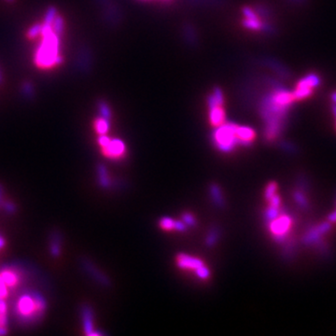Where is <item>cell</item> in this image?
<instances>
[{
  "label": "cell",
  "mask_w": 336,
  "mask_h": 336,
  "mask_svg": "<svg viewBox=\"0 0 336 336\" xmlns=\"http://www.w3.org/2000/svg\"><path fill=\"white\" fill-rule=\"evenodd\" d=\"M41 28H42V25H40V24H35V25H33V26L28 30V33H27V37H28V38H35V37H37L38 35H40V33H41Z\"/></svg>",
  "instance_id": "ac0fdd59"
},
{
  "label": "cell",
  "mask_w": 336,
  "mask_h": 336,
  "mask_svg": "<svg viewBox=\"0 0 336 336\" xmlns=\"http://www.w3.org/2000/svg\"><path fill=\"white\" fill-rule=\"evenodd\" d=\"M276 218V217H275ZM292 219L288 216H279L271 223L270 231L276 237L284 236L290 230Z\"/></svg>",
  "instance_id": "9c48e42d"
},
{
  "label": "cell",
  "mask_w": 336,
  "mask_h": 336,
  "mask_svg": "<svg viewBox=\"0 0 336 336\" xmlns=\"http://www.w3.org/2000/svg\"><path fill=\"white\" fill-rule=\"evenodd\" d=\"M82 264H83L84 268L89 272V274L93 275L94 278H96L99 282H101L103 284H104V283H105V284L107 283V282H106V279H105L104 277H102L98 272H96V270H95V267H94L91 263H88L87 261H84V262L82 263Z\"/></svg>",
  "instance_id": "e0dca14e"
},
{
  "label": "cell",
  "mask_w": 336,
  "mask_h": 336,
  "mask_svg": "<svg viewBox=\"0 0 336 336\" xmlns=\"http://www.w3.org/2000/svg\"><path fill=\"white\" fill-rule=\"evenodd\" d=\"M244 14L246 17L244 22H245V25L248 28L254 30H260L261 28H263V23L258 19V17L256 16L254 11L251 8H249V7L245 8Z\"/></svg>",
  "instance_id": "30bf717a"
},
{
  "label": "cell",
  "mask_w": 336,
  "mask_h": 336,
  "mask_svg": "<svg viewBox=\"0 0 336 336\" xmlns=\"http://www.w3.org/2000/svg\"><path fill=\"white\" fill-rule=\"evenodd\" d=\"M176 263L178 266L186 270L195 271L198 278L206 279L210 276L209 270L205 267L203 262L199 259L190 257L189 255L180 254L177 256Z\"/></svg>",
  "instance_id": "8992f818"
},
{
  "label": "cell",
  "mask_w": 336,
  "mask_h": 336,
  "mask_svg": "<svg viewBox=\"0 0 336 336\" xmlns=\"http://www.w3.org/2000/svg\"><path fill=\"white\" fill-rule=\"evenodd\" d=\"M95 130L97 132L98 135L103 136L106 135L107 132L109 131V122L108 118L102 117L98 119L95 122Z\"/></svg>",
  "instance_id": "9a60e30c"
},
{
  "label": "cell",
  "mask_w": 336,
  "mask_h": 336,
  "mask_svg": "<svg viewBox=\"0 0 336 336\" xmlns=\"http://www.w3.org/2000/svg\"><path fill=\"white\" fill-rule=\"evenodd\" d=\"M82 319L84 322V329L86 332V335L92 336L93 335V316L91 309L89 307H83L82 309Z\"/></svg>",
  "instance_id": "5bb4252c"
},
{
  "label": "cell",
  "mask_w": 336,
  "mask_h": 336,
  "mask_svg": "<svg viewBox=\"0 0 336 336\" xmlns=\"http://www.w3.org/2000/svg\"><path fill=\"white\" fill-rule=\"evenodd\" d=\"M0 81H1V73H0Z\"/></svg>",
  "instance_id": "d4e9b609"
},
{
  "label": "cell",
  "mask_w": 336,
  "mask_h": 336,
  "mask_svg": "<svg viewBox=\"0 0 336 336\" xmlns=\"http://www.w3.org/2000/svg\"><path fill=\"white\" fill-rule=\"evenodd\" d=\"M0 278L3 280V282L5 283V285L7 287H14L17 282H18V275L15 272V269L13 268H9V267H5L2 268L1 270V274H0Z\"/></svg>",
  "instance_id": "8fae6325"
},
{
  "label": "cell",
  "mask_w": 336,
  "mask_h": 336,
  "mask_svg": "<svg viewBox=\"0 0 336 336\" xmlns=\"http://www.w3.org/2000/svg\"><path fill=\"white\" fill-rule=\"evenodd\" d=\"M3 204V191H2V187L0 185V205Z\"/></svg>",
  "instance_id": "603a6c76"
},
{
  "label": "cell",
  "mask_w": 336,
  "mask_h": 336,
  "mask_svg": "<svg viewBox=\"0 0 336 336\" xmlns=\"http://www.w3.org/2000/svg\"><path fill=\"white\" fill-rule=\"evenodd\" d=\"M4 244H5V240H4V238L0 235V249L4 246Z\"/></svg>",
  "instance_id": "cb8c5ba5"
},
{
  "label": "cell",
  "mask_w": 336,
  "mask_h": 336,
  "mask_svg": "<svg viewBox=\"0 0 336 336\" xmlns=\"http://www.w3.org/2000/svg\"><path fill=\"white\" fill-rule=\"evenodd\" d=\"M104 155L111 159H120L125 154V144L118 139L110 140L108 137L104 138L100 142Z\"/></svg>",
  "instance_id": "ba28073f"
},
{
  "label": "cell",
  "mask_w": 336,
  "mask_h": 336,
  "mask_svg": "<svg viewBox=\"0 0 336 336\" xmlns=\"http://www.w3.org/2000/svg\"><path fill=\"white\" fill-rule=\"evenodd\" d=\"M42 41L37 48L35 63L39 68H51L60 65L63 58L59 55L60 40L58 35L53 31L51 24L44 23L41 28Z\"/></svg>",
  "instance_id": "7a4b0ae2"
},
{
  "label": "cell",
  "mask_w": 336,
  "mask_h": 336,
  "mask_svg": "<svg viewBox=\"0 0 336 336\" xmlns=\"http://www.w3.org/2000/svg\"><path fill=\"white\" fill-rule=\"evenodd\" d=\"M7 294V286L5 285V283L0 278V299H5Z\"/></svg>",
  "instance_id": "ffe728a7"
},
{
  "label": "cell",
  "mask_w": 336,
  "mask_h": 336,
  "mask_svg": "<svg viewBox=\"0 0 336 336\" xmlns=\"http://www.w3.org/2000/svg\"><path fill=\"white\" fill-rule=\"evenodd\" d=\"M9 1H10V0H9Z\"/></svg>",
  "instance_id": "484cf974"
},
{
  "label": "cell",
  "mask_w": 336,
  "mask_h": 336,
  "mask_svg": "<svg viewBox=\"0 0 336 336\" xmlns=\"http://www.w3.org/2000/svg\"><path fill=\"white\" fill-rule=\"evenodd\" d=\"M238 127L239 125L228 124L221 125L217 127V130L214 133L213 139L217 148L223 151L229 152L237 144H240L238 137Z\"/></svg>",
  "instance_id": "277c9868"
},
{
  "label": "cell",
  "mask_w": 336,
  "mask_h": 336,
  "mask_svg": "<svg viewBox=\"0 0 336 336\" xmlns=\"http://www.w3.org/2000/svg\"><path fill=\"white\" fill-rule=\"evenodd\" d=\"M295 100L293 93L284 90L275 91L263 104V116L266 119V137L275 139L281 128L286 111Z\"/></svg>",
  "instance_id": "6da1fadb"
},
{
  "label": "cell",
  "mask_w": 336,
  "mask_h": 336,
  "mask_svg": "<svg viewBox=\"0 0 336 336\" xmlns=\"http://www.w3.org/2000/svg\"><path fill=\"white\" fill-rule=\"evenodd\" d=\"M2 206H3V208L5 209V211L7 212V213H14L15 208V205L11 203V202H3V204H2Z\"/></svg>",
  "instance_id": "44dd1931"
},
{
  "label": "cell",
  "mask_w": 336,
  "mask_h": 336,
  "mask_svg": "<svg viewBox=\"0 0 336 336\" xmlns=\"http://www.w3.org/2000/svg\"><path fill=\"white\" fill-rule=\"evenodd\" d=\"M51 254L57 258L61 252V235L58 232H53L51 234V243H50Z\"/></svg>",
  "instance_id": "4fadbf2b"
},
{
  "label": "cell",
  "mask_w": 336,
  "mask_h": 336,
  "mask_svg": "<svg viewBox=\"0 0 336 336\" xmlns=\"http://www.w3.org/2000/svg\"><path fill=\"white\" fill-rule=\"evenodd\" d=\"M223 96L219 90H216L215 93L209 98V120L212 126L219 127L223 125L225 121V113L222 108Z\"/></svg>",
  "instance_id": "5b68a950"
},
{
  "label": "cell",
  "mask_w": 336,
  "mask_h": 336,
  "mask_svg": "<svg viewBox=\"0 0 336 336\" xmlns=\"http://www.w3.org/2000/svg\"><path fill=\"white\" fill-rule=\"evenodd\" d=\"M7 325V305L4 299H0V328Z\"/></svg>",
  "instance_id": "2e32d148"
},
{
  "label": "cell",
  "mask_w": 336,
  "mask_h": 336,
  "mask_svg": "<svg viewBox=\"0 0 336 336\" xmlns=\"http://www.w3.org/2000/svg\"><path fill=\"white\" fill-rule=\"evenodd\" d=\"M184 220H185V222L187 223V224H190V225H192L195 221H194V219H193V217L191 216V215H190V214H185L184 215Z\"/></svg>",
  "instance_id": "7402d4cb"
},
{
  "label": "cell",
  "mask_w": 336,
  "mask_h": 336,
  "mask_svg": "<svg viewBox=\"0 0 336 336\" xmlns=\"http://www.w3.org/2000/svg\"><path fill=\"white\" fill-rule=\"evenodd\" d=\"M320 81H321L320 78L315 74H310L305 79L300 81L297 84L295 92L293 93L295 99L300 100V99L309 97L313 94L315 88L319 85Z\"/></svg>",
  "instance_id": "52a82bcc"
},
{
  "label": "cell",
  "mask_w": 336,
  "mask_h": 336,
  "mask_svg": "<svg viewBox=\"0 0 336 336\" xmlns=\"http://www.w3.org/2000/svg\"><path fill=\"white\" fill-rule=\"evenodd\" d=\"M160 226L165 231H171V230H177L183 231L185 229V224L181 222H176L175 220L169 218H164L160 221Z\"/></svg>",
  "instance_id": "7c38bea8"
},
{
  "label": "cell",
  "mask_w": 336,
  "mask_h": 336,
  "mask_svg": "<svg viewBox=\"0 0 336 336\" xmlns=\"http://www.w3.org/2000/svg\"><path fill=\"white\" fill-rule=\"evenodd\" d=\"M99 175H100V181L102 183L103 186H108L109 185L108 176H107V173H106V169L103 167L99 168Z\"/></svg>",
  "instance_id": "d6986e66"
},
{
  "label": "cell",
  "mask_w": 336,
  "mask_h": 336,
  "mask_svg": "<svg viewBox=\"0 0 336 336\" xmlns=\"http://www.w3.org/2000/svg\"><path fill=\"white\" fill-rule=\"evenodd\" d=\"M45 309L46 302L39 293H26L17 301L15 313L21 322L30 324L37 322L43 316Z\"/></svg>",
  "instance_id": "3957f363"
}]
</instances>
